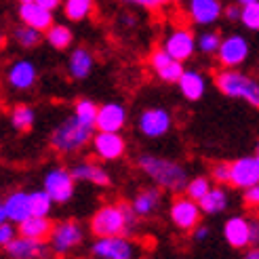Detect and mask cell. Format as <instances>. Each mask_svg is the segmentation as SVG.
<instances>
[{
	"mask_svg": "<svg viewBox=\"0 0 259 259\" xmlns=\"http://www.w3.org/2000/svg\"><path fill=\"white\" fill-rule=\"evenodd\" d=\"M19 17H21L23 25L34 28L38 32H45L47 28L53 25V13L42 9L40 5H36V3H23L19 7Z\"/></svg>",
	"mask_w": 259,
	"mask_h": 259,
	"instance_id": "7402d4cb",
	"label": "cell"
},
{
	"mask_svg": "<svg viewBox=\"0 0 259 259\" xmlns=\"http://www.w3.org/2000/svg\"><path fill=\"white\" fill-rule=\"evenodd\" d=\"M257 240H259V224L251 222V244H257Z\"/></svg>",
	"mask_w": 259,
	"mask_h": 259,
	"instance_id": "ee69618b",
	"label": "cell"
},
{
	"mask_svg": "<svg viewBox=\"0 0 259 259\" xmlns=\"http://www.w3.org/2000/svg\"><path fill=\"white\" fill-rule=\"evenodd\" d=\"M169 3H171V0H169ZM173 3H179V0H173Z\"/></svg>",
	"mask_w": 259,
	"mask_h": 259,
	"instance_id": "816d5d0a",
	"label": "cell"
},
{
	"mask_svg": "<svg viewBox=\"0 0 259 259\" xmlns=\"http://www.w3.org/2000/svg\"><path fill=\"white\" fill-rule=\"evenodd\" d=\"M169 217L171 222L175 224V228L184 230V232H192L200 224V209H198V202L190 200L188 196H179L171 202V209H169Z\"/></svg>",
	"mask_w": 259,
	"mask_h": 259,
	"instance_id": "8fae6325",
	"label": "cell"
},
{
	"mask_svg": "<svg viewBox=\"0 0 259 259\" xmlns=\"http://www.w3.org/2000/svg\"><path fill=\"white\" fill-rule=\"evenodd\" d=\"M219 42H222V38H219L217 32H204L196 38V49H200L206 55H213V53H217Z\"/></svg>",
	"mask_w": 259,
	"mask_h": 259,
	"instance_id": "d590c367",
	"label": "cell"
},
{
	"mask_svg": "<svg viewBox=\"0 0 259 259\" xmlns=\"http://www.w3.org/2000/svg\"><path fill=\"white\" fill-rule=\"evenodd\" d=\"M42 190L49 194L53 204H66L72 200L76 192V181L70 175V169L66 166H53L42 181Z\"/></svg>",
	"mask_w": 259,
	"mask_h": 259,
	"instance_id": "8992f818",
	"label": "cell"
},
{
	"mask_svg": "<svg viewBox=\"0 0 259 259\" xmlns=\"http://www.w3.org/2000/svg\"><path fill=\"white\" fill-rule=\"evenodd\" d=\"M211 179L217 186H226L230 179V162H215L211 169Z\"/></svg>",
	"mask_w": 259,
	"mask_h": 259,
	"instance_id": "8d00e7d4",
	"label": "cell"
},
{
	"mask_svg": "<svg viewBox=\"0 0 259 259\" xmlns=\"http://www.w3.org/2000/svg\"><path fill=\"white\" fill-rule=\"evenodd\" d=\"M230 204V196L224 186H211L209 192L198 200V209L200 213H206V215H219L228 209Z\"/></svg>",
	"mask_w": 259,
	"mask_h": 259,
	"instance_id": "484cf974",
	"label": "cell"
},
{
	"mask_svg": "<svg viewBox=\"0 0 259 259\" xmlns=\"http://www.w3.org/2000/svg\"><path fill=\"white\" fill-rule=\"evenodd\" d=\"M137 166L160 190L179 194V192H184V188L188 184V171L175 160L154 156V154H141L137 158Z\"/></svg>",
	"mask_w": 259,
	"mask_h": 259,
	"instance_id": "7a4b0ae2",
	"label": "cell"
},
{
	"mask_svg": "<svg viewBox=\"0 0 259 259\" xmlns=\"http://www.w3.org/2000/svg\"><path fill=\"white\" fill-rule=\"evenodd\" d=\"M224 238L232 249H244L251 244V219L232 215L224 224Z\"/></svg>",
	"mask_w": 259,
	"mask_h": 259,
	"instance_id": "2e32d148",
	"label": "cell"
},
{
	"mask_svg": "<svg viewBox=\"0 0 259 259\" xmlns=\"http://www.w3.org/2000/svg\"><path fill=\"white\" fill-rule=\"evenodd\" d=\"M38 78V68L34 66V63L30 59H19L15 61L13 66L9 68L7 72V80L13 89H17V91H28L34 87Z\"/></svg>",
	"mask_w": 259,
	"mask_h": 259,
	"instance_id": "ac0fdd59",
	"label": "cell"
},
{
	"mask_svg": "<svg viewBox=\"0 0 259 259\" xmlns=\"http://www.w3.org/2000/svg\"><path fill=\"white\" fill-rule=\"evenodd\" d=\"M13 38H15V42L23 49H32L36 47L38 42L42 40V34L34 30V28H28V25H21V28H15V32H13Z\"/></svg>",
	"mask_w": 259,
	"mask_h": 259,
	"instance_id": "d6a6232c",
	"label": "cell"
},
{
	"mask_svg": "<svg viewBox=\"0 0 259 259\" xmlns=\"http://www.w3.org/2000/svg\"><path fill=\"white\" fill-rule=\"evenodd\" d=\"M162 51L177 61H186L194 55V51H196V36L188 28H179L166 36Z\"/></svg>",
	"mask_w": 259,
	"mask_h": 259,
	"instance_id": "4fadbf2b",
	"label": "cell"
},
{
	"mask_svg": "<svg viewBox=\"0 0 259 259\" xmlns=\"http://www.w3.org/2000/svg\"><path fill=\"white\" fill-rule=\"evenodd\" d=\"M192 232H194V238H196L198 242H202V240H206V238L211 236V230L206 228V226H200V224H198L196 228H194Z\"/></svg>",
	"mask_w": 259,
	"mask_h": 259,
	"instance_id": "ab89813d",
	"label": "cell"
},
{
	"mask_svg": "<svg viewBox=\"0 0 259 259\" xmlns=\"http://www.w3.org/2000/svg\"><path fill=\"white\" fill-rule=\"evenodd\" d=\"M215 87L222 91L226 97L234 99H244L251 103L253 108L259 106V84L249 74L238 72L234 68H226L215 74Z\"/></svg>",
	"mask_w": 259,
	"mask_h": 259,
	"instance_id": "277c9868",
	"label": "cell"
},
{
	"mask_svg": "<svg viewBox=\"0 0 259 259\" xmlns=\"http://www.w3.org/2000/svg\"><path fill=\"white\" fill-rule=\"evenodd\" d=\"M7 42V36H5V32H0V47H3Z\"/></svg>",
	"mask_w": 259,
	"mask_h": 259,
	"instance_id": "c3c4849f",
	"label": "cell"
},
{
	"mask_svg": "<svg viewBox=\"0 0 259 259\" xmlns=\"http://www.w3.org/2000/svg\"><path fill=\"white\" fill-rule=\"evenodd\" d=\"M70 175L74 177V181H89L93 186H99V188H108L110 186V173L103 169L101 164L97 162H76L72 169H70Z\"/></svg>",
	"mask_w": 259,
	"mask_h": 259,
	"instance_id": "44dd1931",
	"label": "cell"
},
{
	"mask_svg": "<svg viewBox=\"0 0 259 259\" xmlns=\"http://www.w3.org/2000/svg\"><path fill=\"white\" fill-rule=\"evenodd\" d=\"M15 236H17V226L15 224H11V222L0 224V249H5Z\"/></svg>",
	"mask_w": 259,
	"mask_h": 259,
	"instance_id": "74e56055",
	"label": "cell"
},
{
	"mask_svg": "<svg viewBox=\"0 0 259 259\" xmlns=\"http://www.w3.org/2000/svg\"><path fill=\"white\" fill-rule=\"evenodd\" d=\"M3 206H5L7 222L15 224V226H19L23 219H28L32 215V211H30V196H28V192H23V190L11 192L9 196L3 200Z\"/></svg>",
	"mask_w": 259,
	"mask_h": 259,
	"instance_id": "d6986e66",
	"label": "cell"
},
{
	"mask_svg": "<svg viewBox=\"0 0 259 259\" xmlns=\"http://www.w3.org/2000/svg\"><path fill=\"white\" fill-rule=\"evenodd\" d=\"M242 200H244V204H247L249 209H255L257 202H259V186H251V188L244 190Z\"/></svg>",
	"mask_w": 259,
	"mask_h": 259,
	"instance_id": "f35d334b",
	"label": "cell"
},
{
	"mask_svg": "<svg viewBox=\"0 0 259 259\" xmlns=\"http://www.w3.org/2000/svg\"><path fill=\"white\" fill-rule=\"evenodd\" d=\"M45 32H47V42L53 49H57V51L68 49L72 45V40H74L72 30L68 28V25H61V23H53Z\"/></svg>",
	"mask_w": 259,
	"mask_h": 259,
	"instance_id": "83f0119b",
	"label": "cell"
},
{
	"mask_svg": "<svg viewBox=\"0 0 259 259\" xmlns=\"http://www.w3.org/2000/svg\"><path fill=\"white\" fill-rule=\"evenodd\" d=\"M5 251L9 259H47L51 253L45 240H32L19 234L7 244Z\"/></svg>",
	"mask_w": 259,
	"mask_h": 259,
	"instance_id": "5bb4252c",
	"label": "cell"
},
{
	"mask_svg": "<svg viewBox=\"0 0 259 259\" xmlns=\"http://www.w3.org/2000/svg\"><path fill=\"white\" fill-rule=\"evenodd\" d=\"M93 7H95V0H63L66 17L72 21H82L84 17H89Z\"/></svg>",
	"mask_w": 259,
	"mask_h": 259,
	"instance_id": "f1b7e54d",
	"label": "cell"
},
{
	"mask_svg": "<svg viewBox=\"0 0 259 259\" xmlns=\"http://www.w3.org/2000/svg\"><path fill=\"white\" fill-rule=\"evenodd\" d=\"M222 3L219 0H188L190 19L198 25H211L222 17Z\"/></svg>",
	"mask_w": 259,
	"mask_h": 259,
	"instance_id": "ffe728a7",
	"label": "cell"
},
{
	"mask_svg": "<svg viewBox=\"0 0 259 259\" xmlns=\"http://www.w3.org/2000/svg\"><path fill=\"white\" fill-rule=\"evenodd\" d=\"M47 240H49V251H53L55 255L61 257L80 247L84 240V230L78 222L66 219V222H59L51 228V234Z\"/></svg>",
	"mask_w": 259,
	"mask_h": 259,
	"instance_id": "5b68a950",
	"label": "cell"
},
{
	"mask_svg": "<svg viewBox=\"0 0 259 259\" xmlns=\"http://www.w3.org/2000/svg\"><path fill=\"white\" fill-rule=\"evenodd\" d=\"M93 68H95V57H93V53H91L89 49L78 47V49L72 51L70 61H68V72H70L72 78L84 80L87 76L93 72Z\"/></svg>",
	"mask_w": 259,
	"mask_h": 259,
	"instance_id": "d4e9b609",
	"label": "cell"
},
{
	"mask_svg": "<svg viewBox=\"0 0 259 259\" xmlns=\"http://www.w3.org/2000/svg\"><path fill=\"white\" fill-rule=\"evenodd\" d=\"M230 186L247 190L259 184V158L257 156H242L234 162H230Z\"/></svg>",
	"mask_w": 259,
	"mask_h": 259,
	"instance_id": "30bf717a",
	"label": "cell"
},
{
	"mask_svg": "<svg viewBox=\"0 0 259 259\" xmlns=\"http://www.w3.org/2000/svg\"><path fill=\"white\" fill-rule=\"evenodd\" d=\"M93 135H95V126L78 120L76 116H70L51 133V146L59 154H74L82 150L87 144H91Z\"/></svg>",
	"mask_w": 259,
	"mask_h": 259,
	"instance_id": "3957f363",
	"label": "cell"
},
{
	"mask_svg": "<svg viewBox=\"0 0 259 259\" xmlns=\"http://www.w3.org/2000/svg\"><path fill=\"white\" fill-rule=\"evenodd\" d=\"M91 144H93V152L95 156L101 158V160H118L124 150H126V144H124V137L120 133H95L93 139H91Z\"/></svg>",
	"mask_w": 259,
	"mask_h": 259,
	"instance_id": "9a60e30c",
	"label": "cell"
},
{
	"mask_svg": "<svg viewBox=\"0 0 259 259\" xmlns=\"http://www.w3.org/2000/svg\"><path fill=\"white\" fill-rule=\"evenodd\" d=\"M224 13H226V17H228L230 21H238V17H240V7L234 3V5L226 7V9H224Z\"/></svg>",
	"mask_w": 259,
	"mask_h": 259,
	"instance_id": "60d3db41",
	"label": "cell"
},
{
	"mask_svg": "<svg viewBox=\"0 0 259 259\" xmlns=\"http://www.w3.org/2000/svg\"><path fill=\"white\" fill-rule=\"evenodd\" d=\"M249 53H251V47H249L247 38L240 36V34H232L219 42L217 59L224 68H238L247 61Z\"/></svg>",
	"mask_w": 259,
	"mask_h": 259,
	"instance_id": "52a82bcc",
	"label": "cell"
},
{
	"mask_svg": "<svg viewBox=\"0 0 259 259\" xmlns=\"http://www.w3.org/2000/svg\"><path fill=\"white\" fill-rule=\"evenodd\" d=\"M120 3L137 5V7H144V9H156V7H158V3H156V0H120Z\"/></svg>",
	"mask_w": 259,
	"mask_h": 259,
	"instance_id": "b9f144b4",
	"label": "cell"
},
{
	"mask_svg": "<svg viewBox=\"0 0 259 259\" xmlns=\"http://www.w3.org/2000/svg\"><path fill=\"white\" fill-rule=\"evenodd\" d=\"M36 122V112L30 106H17L11 114V124L17 131H30Z\"/></svg>",
	"mask_w": 259,
	"mask_h": 259,
	"instance_id": "4dcf8cb0",
	"label": "cell"
},
{
	"mask_svg": "<svg viewBox=\"0 0 259 259\" xmlns=\"http://www.w3.org/2000/svg\"><path fill=\"white\" fill-rule=\"evenodd\" d=\"M244 28H249L253 32L259 30V3H253V5H244L240 7V17Z\"/></svg>",
	"mask_w": 259,
	"mask_h": 259,
	"instance_id": "e575fe53",
	"label": "cell"
},
{
	"mask_svg": "<svg viewBox=\"0 0 259 259\" xmlns=\"http://www.w3.org/2000/svg\"><path fill=\"white\" fill-rule=\"evenodd\" d=\"M137 226V215L133 213L131 204H103L91 217V232L97 238L106 236H128Z\"/></svg>",
	"mask_w": 259,
	"mask_h": 259,
	"instance_id": "6da1fadb",
	"label": "cell"
},
{
	"mask_svg": "<svg viewBox=\"0 0 259 259\" xmlns=\"http://www.w3.org/2000/svg\"><path fill=\"white\" fill-rule=\"evenodd\" d=\"M253 3H259V0H236L238 7H244V5H253Z\"/></svg>",
	"mask_w": 259,
	"mask_h": 259,
	"instance_id": "bcb514c9",
	"label": "cell"
},
{
	"mask_svg": "<svg viewBox=\"0 0 259 259\" xmlns=\"http://www.w3.org/2000/svg\"><path fill=\"white\" fill-rule=\"evenodd\" d=\"M126 122V110L122 103H103V106H97V116H95V122L93 126L97 131L103 133H120L122 126Z\"/></svg>",
	"mask_w": 259,
	"mask_h": 259,
	"instance_id": "7c38bea8",
	"label": "cell"
},
{
	"mask_svg": "<svg viewBox=\"0 0 259 259\" xmlns=\"http://www.w3.org/2000/svg\"><path fill=\"white\" fill-rule=\"evenodd\" d=\"M242 259H259V251H257V247H251L247 253H244Z\"/></svg>",
	"mask_w": 259,
	"mask_h": 259,
	"instance_id": "f6af8a7d",
	"label": "cell"
},
{
	"mask_svg": "<svg viewBox=\"0 0 259 259\" xmlns=\"http://www.w3.org/2000/svg\"><path fill=\"white\" fill-rule=\"evenodd\" d=\"M34 3H36V5H40L42 9H47V11L53 13V11L63 3V0H34Z\"/></svg>",
	"mask_w": 259,
	"mask_h": 259,
	"instance_id": "7bdbcfd3",
	"label": "cell"
},
{
	"mask_svg": "<svg viewBox=\"0 0 259 259\" xmlns=\"http://www.w3.org/2000/svg\"><path fill=\"white\" fill-rule=\"evenodd\" d=\"M150 66H152L154 72H156L158 78L164 80V82H177L179 76H181V72L186 70L184 63L177 61V59H173L171 55H166L162 49H158V51H154V53H152Z\"/></svg>",
	"mask_w": 259,
	"mask_h": 259,
	"instance_id": "e0dca14e",
	"label": "cell"
},
{
	"mask_svg": "<svg viewBox=\"0 0 259 259\" xmlns=\"http://www.w3.org/2000/svg\"><path fill=\"white\" fill-rule=\"evenodd\" d=\"M23 3H34V0H21V5H23Z\"/></svg>",
	"mask_w": 259,
	"mask_h": 259,
	"instance_id": "f907efd6",
	"label": "cell"
},
{
	"mask_svg": "<svg viewBox=\"0 0 259 259\" xmlns=\"http://www.w3.org/2000/svg\"><path fill=\"white\" fill-rule=\"evenodd\" d=\"M160 204H162V190L160 188H146L133 198L131 209L137 217H150L160 209Z\"/></svg>",
	"mask_w": 259,
	"mask_h": 259,
	"instance_id": "603a6c76",
	"label": "cell"
},
{
	"mask_svg": "<svg viewBox=\"0 0 259 259\" xmlns=\"http://www.w3.org/2000/svg\"><path fill=\"white\" fill-rule=\"evenodd\" d=\"M209 188H211V179H209V177H204V175H198V177L188 179V184H186L184 192H186V196H188L190 200L198 202V200L204 196V194L209 192Z\"/></svg>",
	"mask_w": 259,
	"mask_h": 259,
	"instance_id": "1f68e13d",
	"label": "cell"
},
{
	"mask_svg": "<svg viewBox=\"0 0 259 259\" xmlns=\"http://www.w3.org/2000/svg\"><path fill=\"white\" fill-rule=\"evenodd\" d=\"M74 116L78 120H82V122L93 126L95 116H97V103L91 101V99H80L78 103H76V108H74Z\"/></svg>",
	"mask_w": 259,
	"mask_h": 259,
	"instance_id": "836d02e7",
	"label": "cell"
},
{
	"mask_svg": "<svg viewBox=\"0 0 259 259\" xmlns=\"http://www.w3.org/2000/svg\"><path fill=\"white\" fill-rule=\"evenodd\" d=\"M7 222V215H5V206H3V200H0V224Z\"/></svg>",
	"mask_w": 259,
	"mask_h": 259,
	"instance_id": "7dc6e473",
	"label": "cell"
},
{
	"mask_svg": "<svg viewBox=\"0 0 259 259\" xmlns=\"http://www.w3.org/2000/svg\"><path fill=\"white\" fill-rule=\"evenodd\" d=\"M51 228H53V222L49 217L30 215L28 219H23L19 224V236L32 238V240H47L51 234Z\"/></svg>",
	"mask_w": 259,
	"mask_h": 259,
	"instance_id": "4316f807",
	"label": "cell"
},
{
	"mask_svg": "<svg viewBox=\"0 0 259 259\" xmlns=\"http://www.w3.org/2000/svg\"><path fill=\"white\" fill-rule=\"evenodd\" d=\"M179 91H181V95H184L188 101H198L202 99L204 95V91H206V80H204V76L196 70H184L179 76Z\"/></svg>",
	"mask_w": 259,
	"mask_h": 259,
	"instance_id": "cb8c5ba5",
	"label": "cell"
},
{
	"mask_svg": "<svg viewBox=\"0 0 259 259\" xmlns=\"http://www.w3.org/2000/svg\"><path fill=\"white\" fill-rule=\"evenodd\" d=\"M173 126V116L164 108H148L139 116V131L150 139L164 137Z\"/></svg>",
	"mask_w": 259,
	"mask_h": 259,
	"instance_id": "9c48e42d",
	"label": "cell"
},
{
	"mask_svg": "<svg viewBox=\"0 0 259 259\" xmlns=\"http://www.w3.org/2000/svg\"><path fill=\"white\" fill-rule=\"evenodd\" d=\"M156 3H158V7H162V5H166V3H169V0H156Z\"/></svg>",
	"mask_w": 259,
	"mask_h": 259,
	"instance_id": "681fc988",
	"label": "cell"
},
{
	"mask_svg": "<svg viewBox=\"0 0 259 259\" xmlns=\"http://www.w3.org/2000/svg\"><path fill=\"white\" fill-rule=\"evenodd\" d=\"M91 253L95 259H133L135 247L128 236H106L93 242Z\"/></svg>",
	"mask_w": 259,
	"mask_h": 259,
	"instance_id": "ba28073f",
	"label": "cell"
},
{
	"mask_svg": "<svg viewBox=\"0 0 259 259\" xmlns=\"http://www.w3.org/2000/svg\"><path fill=\"white\" fill-rule=\"evenodd\" d=\"M30 196V211L36 217H49L51 209H53V200L49 198V194L45 190H36V192H28Z\"/></svg>",
	"mask_w": 259,
	"mask_h": 259,
	"instance_id": "f546056e",
	"label": "cell"
}]
</instances>
